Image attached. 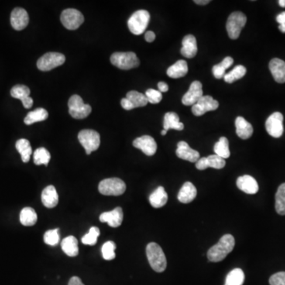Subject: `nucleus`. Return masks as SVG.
<instances>
[{"mask_svg": "<svg viewBox=\"0 0 285 285\" xmlns=\"http://www.w3.org/2000/svg\"><path fill=\"white\" fill-rule=\"evenodd\" d=\"M121 104L122 108L125 109V110H132V109H134L133 105H132L131 101H129V100L127 99L126 98H123V99L121 100Z\"/></svg>", "mask_w": 285, "mask_h": 285, "instance_id": "nucleus-45", "label": "nucleus"}, {"mask_svg": "<svg viewBox=\"0 0 285 285\" xmlns=\"http://www.w3.org/2000/svg\"><path fill=\"white\" fill-rule=\"evenodd\" d=\"M132 145L148 156H152L157 151V144L150 135H142L141 137L136 138Z\"/></svg>", "mask_w": 285, "mask_h": 285, "instance_id": "nucleus-13", "label": "nucleus"}, {"mask_svg": "<svg viewBox=\"0 0 285 285\" xmlns=\"http://www.w3.org/2000/svg\"><path fill=\"white\" fill-rule=\"evenodd\" d=\"M68 285H84L83 284L82 280H80V277L78 276H73V277L70 278V280H69Z\"/></svg>", "mask_w": 285, "mask_h": 285, "instance_id": "nucleus-48", "label": "nucleus"}, {"mask_svg": "<svg viewBox=\"0 0 285 285\" xmlns=\"http://www.w3.org/2000/svg\"><path fill=\"white\" fill-rule=\"evenodd\" d=\"M270 285H285V272L275 273L269 278Z\"/></svg>", "mask_w": 285, "mask_h": 285, "instance_id": "nucleus-44", "label": "nucleus"}, {"mask_svg": "<svg viewBox=\"0 0 285 285\" xmlns=\"http://www.w3.org/2000/svg\"><path fill=\"white\" fill-rule=\"evenodd\" d=\"M150 14L145 10L135 11L128 21V26L131 33L140 35L145 33L150 22Z\"/></svg>", "mask_w": 285, "mask_h": 285, "instance_id": "nucleus-3", "label": "nucleus"}, {"mask_svg": "<svg viewBox=\"0 0 285 285\" xmlns=\"http://www.w3.org/2000/svg\"><path fill=\"white\" fill-rule=\"evenodd\" d=\"M42 201L48 208H53L57 205L59 197L54 186H49L44 189L42 193Z\"/></svg>", "mask_w": 285, "mask_h": 285, "instance_id": "nucleus-24", "label": "nucleus"}, {"mask_svg": "<svg viewBox=\"0 0 285 285\" xmlns=\"http://www.w3.org/2000/svg\"><path fill=\"white\" fill-rule=\"evenodd\" d=\"M124 214L121 207L114 208L112 211L103 212L99 217L101 223H107L111 228H118L122 224Z\"/></svg>", "mask_w": 285, "mask_h": 285, "instance_id": "nucleus-19", "label": "nucleus"}, {"mask_svg": "<svg viewBox=\"0 0 285 285\" xmlns=\"http://www.w3.org/2000/svg\"><path fill=\"white\" fill-rule=\"evenodd\" d=\"M51 159V155L45 148H38L33 154V161L38 166L45 165L47 166Z\"/></svg>", "mask_w": 285, "mask_h": 285, "instance_id": "nucleus-39", "label": "nucleus"}, {"mask_svg": "<svg viewBox=\"0 0 285 285\" xmlns=\"http://www.w3.org/2000/svg\"><path fill=\"white\" fill-rule=\"evenodd\" d=\"M168 200V195L164 188L162 186L158 187L149 197L151 205L154 208H162L166 204Z\"/></svg>", "mask_w": 285, "mask_h": 285, "instance_id": "nucleus-26", "label": "nucleus"}, {"mask_svg": "<svg viewBox=\"0 0 285 285\" xmlns=\"http://www.w3.org/2000/svg\"><path fill=\"white\" fill-rule=\"evenodd\" d=\"M78 139L85 149L87 155H90L93 152L98 150L101 142L99 133L91 129L80 131Z\"/></svg>", "mask_w": 285, "mask_h": 285, "instance_id": "nucleus-8", "label": "nucleus"}, {"mask_svg": "<svg viewBox=\"0 0 285 285\" xmlns=\"http://www.w3.org/2000/svg\"><path fill=\"white\" fill-rule=\"evenodd\" d=\"M187 62L183 60H177L174 64L167 69V76L172 79L184 77L188 73Z\"/></svg>", "mask_w": 285, "mask_h": 285, "instance_id": "nucleus-28", "label": "nucleus"}, {"mask_svg": "<svg viewBox=\"0 0 285 285\" xmlns=\"http://www.w3.org/2000/svg\"><path fill=\"white\" fill-rule=\"evenodd\" d=\"M38 221V215L33 208L30 207L24 208L20 212V222L23 226L30 227Z\"/></svg>", "mask_w": 285, "mask_h": 285, "instance_id": "nucleus-32", "label": "nucleus"}, {"mask_svg": "<svg viewBox=\"0 0 285 285\" xmlns=\"http://www.w3.org/2000/svg\"><path fill=\"white\" fill-rule=\"evenodd\" d=\"M166 133H167V131L164 130V129H163V130L161 132V135H165Z\"/></svg>", "mask_w": 285, "mask_h": 285, "instance_id": "nucleus-53", "label": "nucleus"}, {"mask_svg": "<svg viewBox=\"0 0 285 285\" xmlns=\"http://www.w3.org/2000/svg\"><path fill=\"white\" fill-rule=\"evenodd\" d=\"M110 61L113 65L122 70H130L139 65V58L132 52L113 53Z\"/></svg>", "mask_w": 285, "mask_h": 285, "instance_id": "nucleus-4", "label": "nucleus"}, {"mask_svg": "<svg viewBox=\"0 0 285 285\" xmlns=\"http://www.w3.org/2000/svg\"><path fill=\"white\" fill-rule=\"evenodd\" d=\"M116 244L113 241H108L104 243L101 247V254L105 260L111 261L114 259L115 255Z\"/></svg>", "mask_w": 285, "mask_h": 285, "instance_id": "nucleus-41", "label": "nucleus"}, {"mask_svg": "<svg viewBox=\"0 0 285 285\" xmlns=\"http://www.w3.org/2000/svg\"><path fill=\"white\" fill-rule=\"evenodd\" d=\"M163 128H164V130L166 131L169 129L182 131L184 129V124L180 122L179 115L176 113L169 112L165 114Z\"/></svg>", "mask_w": 285, "mask_h": 285, "instance_id": "nucleus-27", "label": "nucleus"}, {"mask_svg": "<svg viewBox=\"0 0 285 285\" xmlns=\"http://www.w3.org/2000/svg\"><path fill=\"white\" fill-rule=\"evenodd\" d=\"M210 2H211L210 0H195L194 1V3L198 4V5H206V4H208Z\"/></svg>", "mask_w": 285, "mask_h": 285, "instance_id": "nucleus-50", "label": "nucleus"}, {"mask_svg": "<svg viewBox=\"0 0 285 285\" xmlns=\"http://www.w3.org/2000/svg\"><path fill=\"white\" fill-rule=\"evenodd\" d=\"M11 94L13 98L22 101V105L25 109H30L33 106V98L29 97L30 90L25 85H16L11 90Z\"/></svg>", "mask_w": 285, "mask_h": 285, "instance_id": "nucleus-18", "label": "nucleus"}, {"mask_svg": "<svg viewBox=\"0 0 285 285\" xmlns=\"http://www.w3.org/2000/svg\"><path fill=\"white\" fill-rule=\"evenodd\" d=\"M236 185L239 190L247 194H255L259 190L257 181L251 175H243L238 177Z\"/></svg>", "mask_w": 285, "mask_h": 285, "instance_id": "nucleus-20", "label": "nucleus"}, {"mask_svg": "<svg viewBox=\"0 0 285 285\" xmlns=\"http://www.w3.org/2000/svg\"><path fill=\"white\" fill-rule=\"evenodd\" d=\"M197 190L195 186L190 182H187L183 185L179 191L177 198L183 204H189L197 197Z\"/></svg>", "mask_w": 285, "mask_h": 285, "instance_id": "nucleus-23", "label": "nucleus"}, {"mask_svg": "<svg viewBox=\"0 0 285 285\" xmlns=\"http://www.w3.org/2000/svg\"><path fill=\"white\" fill-rule=\"evenodd\" d=\"M279 5L281 7V8H285V0H280L279 1Z\"/></svg>", "mask_w": 285, "mask_h": 285, "instance_id": "nucleus-51", "label": "nucleus"}, {"mask_svg": "<svg viewBox=\"0 0 285 285\" xmlns=\"http://www.w3.org/2000/svg\"><path fill=\"white\" fill-rule=\"evenodd\" d=\"M69 114L75 119H84L91 113V106L83 102L81 97L77 94L72 96L68 101Z\"/></svg>", "mask_w": 285, "mask_h": 285, "instance_id": "nucleus-7", "label": "nucleus"}, {"mask_svg": "<svg viewBox=\"0 0 285 285\" xmlns=\"http://www.w3.org/2000/svg\"><path fill=\"white\" fill-rule=\"evenodd\" d=\"M276 212L279 215H285V183L280 185L278 188L277 192L276 193Z\"/></svg>", "mask_w": 285, "mask_h": 285, "instance_id": "nucleus-37", "label": "nucleus"}, {"mask_svg": "<svg viewBox=\"0 0 285 285\" xmlns=\"http://www.w3.org/2000/svg\"><path fill=\"white\" fill-rule=\"evenodd\" d=\"M236 134L238 137L242 139H247L252 136L254 128L251 123L248 122L242 117H238L235 120Z\"/></svg>", "mask_w": 285, "mask_h": 285, "instance_id": "nucleus-25", "label": "nucleus"}, {"mask_svg": "<svg viewBox=\"0 0 285 285\" xmlns=\"http://www.w3.org/2000/svg\"><path fill=\"white\" fill-rule=\"evenodd\" d=\"M158 88H159V92L161 93L167 92L168 90H169V87L164 82H160V83H158Z\"/></svg>", "mask_w": 285, "mask_h": 285, "instance_id": "nucleus-47", "label": "nucleus"}, {"mask_svg": "<svg viewBox=\"0 0 285 285\" xmlns=\"http://www.w3.org/2000/svg\"><path fill=\"white\" fill-rule=\"evenodd\" d=\"M246 16L240 11H235L230 15L226 28L231 39L235 40L239 37L242 28L246 23Z\"/></svg>", "mask_w": 285, "mask_h": 285, "instance_id": "nucleus-6", "label": "nucleus"}, {"mask_svg": "<svg viewBox=\"0 0 285 285\" xmlns=\"http://www.w3.org/2000/svg\"><path fill=\"white\" fill-rule=\"evenodd\" d=\"M126 98L131 101L134 108L146 106L148 105V101L146 95L135 90H131L127 93Z\"/></svg>", "mask_w": 285, "mask_h": 285, "instance_id": "nucleus-35", "label": "nucleus"}, {"mask_svg": "<svg viewBox=\"0 0 285 285\" xmlns=\"http://www.w3.org/2000/svg\"><path fill=\"white\" fill-rule=\"evenodd\" d=\"M269 67L275 81L279 83H285V62L283 60L274 58L269 62Z\"/></svg>", "mask_w": 285, "mask_h": 285, "instance_id": "nucleus-21", "label": "nucleus"}, {"mask_svg": "<svg viewBox=\"0 0 285 285\" xmlns=\"http://www.w3.org/2000/svg\"><path fill=\"white\" fill-rule=\"evenodd\" d=\"M197 53V43L195 37L192 34L186 35L183 40V48L181 54L185 57L193 58Z\"/></svg>", "mask_w": 285, "mask_h": 285, "instance_id": "nucleus-22", "label": "nucleus"}, {"mask_svg": "<svg viewBox=\"0 0 285 285\" xmlns=\"http://www.w3.org/2000/svg\"><path fill=\"white\" fill-rule=\"evenodd\" d=\"M201 97H203L202 84L200 82L194 81L191 83L190 89L183 96L182 101L183 105L193 106Z\"/></svg>", "mask_w": 285, "mask_h": 285, "instance_id": "nucleus-14", "label": "nucleus"}, {"mask_svg": "<svg viewBox=\"0 0 285 285\" xmlns=\"http://www.w3.org/2000/svg\"><path fill=\"white\" fill-rule=\"evenodd\" d=\"M17 151L20 153L21 157L23 163H28L32 155V148H31L30 142L28 139H20L16 142Z\"/></svg>", "mask_w": 285, "mask_h": 285, "instance_id": "nucleus-31", "label": "nucleus"}, {"mask_svg": "<svg viewBox=\"0 0 285 285\" xmlns=\"http://www.w3.org/2000/svg\"><path fill=\"white\" fill-rule=\"evenodd\" d=\"M63 252L69 257H76L79 255V245L76 237L68 236L63 238L61 242Z\"/></svg>", "mask_w": 285, "mask_h": 285, "instance_id": "nucleus-29", "label": "nucleus"}, {"mask_svg": "<svg viewBox=\"0 0 285 285\" xmlns=\"http://www.w3.org/2000/svg\"><path fill=\"white\" fill-rule=\"evenodd\" d=\"M218 107V101L214 99L211 96H203L192 106V112L193 115L200 117L207 112L217 110Z\"/></svg>", "mask_w": 285, "mask_h": 285, "instance_id": "nucleus-12", "label": "nucleus"}, {"mask_svg": "<svg viewBox=\"0 0 285 285\" xmlns=\"http://www.w3.org/2000/svg\"><path fill=\"white\" fill-rule=\"evenodd\" d=\"M276 22L280 25H284L285 24V11L282 12L281 14L276 17Z\"/></svg>", "mask_w": 285, "mask_h": 285, "instance_id": "nucleus-49", "label": "nucleus"}, {"mask_svg": "<svg viewBox=\"0 0 285 285\" xmlns=\"http://www.w3.org/2000/svg\"><path fill=\"white\" fill-rule=\"evenodd\" d=\"M279 29H280V31H281L282 33H285V24L284 25H280Z\"/></svg>", "mask_w": 285, "mask_h": 285, "instance_id": "nucleus-52", "label": "nucleus"}, {"mask_svg": "<svg viewBox=\"0 0 285 285\" xmlns=\"http://www.w3.org/2000/svg\"><path fill=\"white\" fill-rule=\"evenodd\" d=\"M235 240L230 234L224 235L220 241L208 251V259L211 262H219L225 259L226 257L235 248Z\"/></svg>", "mask_w": 285, "mask_h": 285, "instance_id": "nucleus-1", "label": "nucleus"}, {"mask_svg": "<svg viewBox=\"0 0 285 285\" xmlns=\"http://www.w3.org/2000/svg\"><path fill=\"white\" fill-rule=\"evenodd\" d=\"M245 280V275L241 269H235L228 273L224 285H242Z\"/></svg>", "mask_w": 285, "mask_h": 285, "instance_id": "nucleus-36", "label": "nucleus"}, {"mask_svg": "<svg viewBox=\"0 0 285 285\" xmlns=\"http://www.w3.org/2000/svg\"><path fill=\"white\" fill-rule=\"evenodd\" d=\"M98 190L102 195L120 196L122 195L126 190V185L118 177L106 179L99 183Z\"/></svg>", "mask_w": 285, "mask_h": 285, "instance_id": "nucleus-5", "label": "nucleus"}, {"mask_svg": "<svg viewBox=\"0 0 285 285\" xmlns=\"http://www.w3.org/2000/svg\"><path fill=\"white\" fill-rule=\"evenodd\" d=\"M60 20L66 29L75 30L83 23L84 17L80 11L70 8L62 12Z\"/></svg>", "mask_w": 285, "mask_h": 285, "instance_id": "nucleus-10", "label": "nucleus"}, {"mask_svg": "<svg viewBox=\"0 0 285 285\" xmlns=\"http://www.w3.org/2000/svg\"><path fill=\"white\" fill-rule=\"evenodd\" d=\"M48 118H49V113L47 112V110L43 108H38L26 115L24 119V122L25 125H31L34 123L45 121Z\"/></svg>", "mask_w": 285, "mask_h": 285, "instance_id": "nucleus-30", "label": "nucleus"}, {"mask_svg": "<svg viewBox=\"0 0 285 285\" xmlns=\"http://www.w3.org/2000/svg\"><path fill=\"white\" fill-rule=\"evenodd\" d=\"M147 257L151 267L157 273H163L166 269V256L160 245L155 242H151L147 245Z\"/></svg>", "mask_w": 285, "mask_h": 285, "instance_id": "nucleus-2", "label": "nucleus"}, {"mask_svg": "<svg viewBox=\"0 0 285 285\" xmlns=\"http://www.w3.org/2000/svg\"><path fill=\"white\" fill-rule=\"evenodd\" d=\"M283 117L279 112L273 113L269 116L265 122V128L268 133L274 138H280L283 132Z\"/></svg>", "mask_w": 285, "mask_h": 285, "instance_id": "nucleus-11", "label": "nucleus"}, {"mask_svg": "<svg viewBox=\"0 0 285 285\" xmlns=\"http://www.w3.org/2000/svg\"><path fill=\"white\" fill-rule=\"evenodd\" d=\"M145 95L148 98V102L152 103V104H158L163 99L162 93L159 92V90H154V89H148Z\"/></svg>", "mask_w": 285, "mask_h": 285, "instance_id": "nucleus-43", "label": "nucleus"}, {"mask_svg": "<svg viewBox=\"0 0 285 285\" xmlns=\"http://www.w3.org/2000/svg\"><path fill=\"white\" fill-rule=\"evenodd\" d=\"M214 152L215 155H218L223 159H228L231 155L229 149V141L227 138L222 136L219 139L218 142H216L214 146Z\"/></svg>", "mask_w": 285, "mask_h": 285, "instance_id": "nucleus-33", "label": "nucleus"}, {"mask_svg": "<svg viewBox=\"0 0 285 285\" xmlns=\"http://www.w3.org/2000/svg\"><path fill=\"white\" fill-rule=\"evenodd\" d=\"M44 241L45 243L49 245H56L60 242V235L59 229L49 230L45 232L44 235Z\"/></svg>", "mask_w": 285, "mask_h": 285, "instance_id": "nucleus-42", "label": "nucleus"}, {"mask_svg": "<svg viewBox=\"0 0 285 285\" xmlns=\"http://www.w3.org/2000/svg\"><path fill=\"white\" fill-rule=\"evenodd\" d=\"M225 165V159L217 155H211L208 157L200 158L196 163V167L200 170H206L208 167L220 170L223 169Z\"/></svg>", "mask_w": 285, "mask_h": 285, "instance_id": "nucleus-16", "label": "nucleus"}, {"mask_svg": "<svg viewBox=\"0 0 285 285\" xmlns=\"http://www.w3.org/2000/svg\"><path fill=\"white\" fill-rule=\"evenodd\" d=\"M176 155L180 159L189 161L190 163H197L200 159V153L197 151L193 150L185 141H180L177 144Z\"/></svg>", "mask_w": 285, "mask_h": 285, "instance_id": "nucleus-17", "label": "nucleus"}, {"mask_svg": "<svg viewBox=\"0 0 285 285\" xmlns=\"http://www.w3.org/2000/svg\"><path fill=\"white\" fill-rule=\"evenodd\" d=\"M145 38L147 42H149V43H152L155 39V33L152 32V31H148V32H146V33H145Z\"/></svg>", "mask_w": 285, "mask_h": 285, "instance_id": "nucleus-46", "label": "nucleus"}, {"mask_svg": "<svg viewBox=\"0 0 285 285\" xmlns=\"http://www.w3.org/2000/svg\"><path fill=\"white\" fill-rule=\"evenodd\" d=\"M246 73V68L244 66L238 65L231 70L230 73H226L224 76V81L226 83H233L237 80H240Z\"/></svg>", "mask_w": 285, "mask_h": 285, "instance_id": "nucleus-38", "label": "nucleus"}, {"mask_svg": "<svg viewBox=\"0 0 285 285\" xmlns=\"http://www.w3.org/2000/svg\"><path fill=\"white\" fill-rule=\"evenodd\" d=\"M11 23L15 30H22L29 24V15L23 8H17L13 10L11 15Z\"/></svg>", "mask_w": 285, "mask_h": 285, "instance_id": "nucleus-15", "label": "nucleus"}, {"mask_svg": "<svg viewBox=\"0 0 285 285\" xmlns=\"http://www.w3.org/2000/svg\"><path fill=\"white\" fill-rule=\"evenodd\" d=\"M233 63H234L233 58L230 57V56H227V57L224 58L221 63L217 64V65L212 67L213 76H215L217 80L222 79L226 75V70L231 67Z\"/></svg>", "mask_w": 285, "mask_h": 285, "instance_id": "nucleus-34", "label": "nucleus"}, {"mask_svg": "<svg viewBox=\"0 0 285 285\" xmlns=\"http://www.w3.org/2000/svg\"><path fill=\"white\" fill-rule=\"evenodd\" d=\"M65 62V56L59 53H48L43 55L37 62V66L42 72H49Z\"/></svg>", "mask_w": 285, "mask_h": 285, "instance_id": "nucleus-9", "label": "nucleus"}, {"mask_svg": "<svg viewBox=\"0 0 285 285\" xmlns=\"http://www.w3.org/2000/svg\"><path fill=\"white\" fill-rule=\"evenodd\" d=\"M100 235V230L96 227H92L87 234L82 238V242L84 245H93L98 241Z\"/></svg>", "mask_w": 285, "mask_h": 285, "instance_id": "nucleus-40", "label": "nucleus"}]
</instances>
